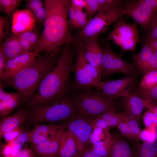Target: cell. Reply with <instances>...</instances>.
Masks as SVG:
<instances>
[{
	"label": "cell",
	"mask_w": 157,
	"mask_h": 157,
	"mask_svg": "<svg viewBox=\"0 0 157 157\" xmlns=\"http://www.w3.org/2000/svg\"><path fill=\"white\" fill-rule=\"evenodd\" d=\"M117 126L119 129L120 134L123 137L129 140L134 142L128 127L123 120Z\"/></svg>",
	"instance_id": "obj_43"
},
{
	"label": "cell",
	"mask_w": 157,
	"mask_h": 157,
	"mask_svg": "<svg viewBox=\"0 0 157 157\" xmlns=\"http://www.w3.org/2000/svg\"><path fill=\"white\" fill-rule=\"evenodd\" d=\"M139 137L140 140L145 142L156 140L157 137L154 132L147 129L141 131Z\"/></svg>",
	"instance_id": "obj_45"
},
{
	"label": "cell",
	"mask_w": 157,
	"mask_h": 157,
	"mask_svg": "<svg viewBox=\"0 0 157 157\" xmlns=\"http://www.w3.org/2000/svg\"><path fill=\"white\" fill-rule=\"evenodd\" d=\"M113 142L108 157H138L129 144L121 134L115 133L113 136Z\"/></svg>",
	"instance_id": "obj_21"
},
{
	"label": "cell",
	"mask_w": 157,
	"mask_h": 157,
	"mask_svg": "<svg viewBox=\"0 0 157 157\" xmlns=\"http://www.w3.org/2000/svg\"><path fill=\"white\" fill-rule=\"evenodd\" d=\"M110 134L108 129H103L97 127H93L89 138V143L93 144L103 140Z\"/></svg>",
	"instance_id": "obj_30"
},
{
	"label": "cell",
	"mask_w": 157,
	"mask_h": 157,
	"mask_svg": "<svg viewBox=\"0 0 157 157\" xmlns=\"http://www.w3.org/2000/svg\"><path fill=\"white\" fill-rule=\"evenodd\" d=\"M153 53L154 55L157 58V50L154 51Z\"/></svg>",
	"instance_id": "obj_58"
},
{
	"label": "cell",
	"mask_w": 157,
	"mask_h": 157,
	"mask_svg": "<svg viewBox=\"0 0 157 157\" xmlns=\"http://www.w3.org/2000/svg\"><path fill=\"white\" fill-rule=\"evenodd\" d=\"M21 0H0V9L9 17L12 15Z\"/></svg>",
	"instance_id": "obj_32"
},
{
	"label": "cell",
	"mask_w": 157,
	"mask_h": 157,
	"mask_svg": "<svg viewBox=\"0 0 157 157\" xmlns=\"http://www.w3.org/2000/svg\"><path fill=\"white\" fill-rule=\"evenodd\" d=\"M62 125L51 123L48 124H34L32 129L29 130V142L31 144H35L43 142L54 136Z\"/></svg>",
	"instance_id": "obj_17"
},
{
	"label": "cell",
	"mask_w": 157,
	"mask_h": 157,
	"mask_svg": "<svg viewBox=\"0 0 157 157\" xmlns=\"http://www.w3.org/2000/svg\"><path fill=\"white\" fill-rule=\"evenodd\" d=\"M76 53L69 43L64 45L55 65L42 78L36 94L26 106L46 104L71 95L73 83L70 75Z\"/></svg>",
	"instance_id": "obj_1"
},
{
	"label": "cell",
	"mask_w": 157,
	"mask_h": 157,
	"mask_svg": "<svg viewBox=\"0 0 157 157\" xmlns=\"http://www.w3.org/2000/svg\"><path fill=\"white\" fill-rule=\"evenodd\" d=\"M113 142V136L110 134L104 140L91 144L92 148L102 157L109 156Z\"/></svg>",
	"instance_id": "obj_26"
},
{
	"label": "cell",
	"mask_w": 157,
	"mask_h": 157,
	"mask_svg": "<svg viewBox=\"0 0 157 157\" xmlns=\"http://www.w3.org/2000/svg\"><path fill=\"white\" fill-rule=\"evenodd\" d=\"M135 67L133 64L125 61L115 53L108 44L103 48L101 77H106L116 72L130 76L134 74Z\"/></svg>",
	"instance_id": "obj_10"
},
{
	"label": "cell",
	"mask_w": 157,
	"mask_h": 157,
	"mask_svg": "<svg viewBox=\"0 0 157 157\" xmlns=\"http://www.w3.org/2000/svg\"><path fill=\"white\" fill-rule=\"evenodd\" d=\"M28 131L22 130L17 139L12 143L14 148L20 151L23 146L29 143Z\"/></svg>",
	"instance_id": "obj_37"
},
{
	"label": "cell",
	"mask_w": 157,
	"mask_h": 157,
	"mask_svg": "<svg viewBox=\"0 0 157 157\" xmlns=\"http://www.w3.org/2000/svg\"><path fill=\"white\" fill-rule=\"evenodd\" d=\"M8 22L6 18L2 16H0V40L2 42L6 37V33Z\"/></svg>",
	"instance_id": "obj_46"
},
{
	"label": "cell",
	"mask_w": 157,
	"mask_h": 157,
	"mask_svg": "<svg viewBox=\"0 0 157 157\" xmlns=\"http://www.w3.org/2000/svg\"><path fill=\"white\" fill-rule=\"evenodd\" d=\"M153 53V51L151 48L144 44L141 50L133 56V64L141 71Z\"/></svg>",
	"instance_id": "obj_25"
},
{
	"label": "cell",
	"mask_w": 157,
	"mask_h": 157,
	"mask_svg": "<svg viewBox=\"0 0 157 157\" xmlns=\"http://www.w3.org/2000/svg\"><path fill=\"white\" fill-rule=\"evenodd\" d=\"M55 57L46 53L38 55L27 66L12 76L0 81L4 88H12L17 91L20 97L21 105L27 103L33 97L42 78L55 65L57 60Z\"/></svg>",
	"instance_id": "obj_3"
},
{
	"label": "cell",
	"mask_w": 157,
	"mask_h": 157,
	"mask_svg": "<svg viewBox=\"0 0 157 157\" xmlns=\"http://www.w3.org/2000/svg\"><path fill=\"white\" fill-rule=\"evenodd\" d=\"M81 157H102L92 148L91 144L86 149Z\"/></svg>",
	"instance_id": "obj_51"
},
{
	"label": "cell",
	"mask_w": 157,
	"mask_h": 157,
	"mask_svg": "<svg viewBox=\"0 0 157 157\" xmlns=\"http://www.w3.org/2000/svg\"><path fill=\"white\" fill-rule=\"evenodd\" d=\"M122 7L112 9H100L86 26L79 30L74 38L78 42L106 32L109 26L123 15Z\"/></svg>",
	"instance_id": "obj_7"
},
{
	"label": "cell",
	"mask_w": 157,
	"mask_h": 157,
	"mask_svg": "<svg viewBox=\"0 0 157 157\" xmlns=\"http://www.w3.org/2000/svg\"><path fill=\"white\" fill-rule=\"evenodd\" d=\"M13 150L12 143H7L3 145L1 149V153L4 156H10Z\"/></svg>",
	"instance_id": "obj_55"
},
{
	"label": "cell",
	"mask_w": 157,
	"mask_h": 157,
	"mask_svg": "<svg viewBox=\"0 0 157 157\" xmlns=\"http://www.w3.org/2000/svg\"><path fill=\"white\" fill-rule=\"evenodd\" d=\"M35 153L32 149L25 147L19 151L16 157H35Z\"/></svg>",
	"instance_id": "obj_49"
},
{
	"label": "cell",
	"mask_w": 157,
	"mask_h": 157,
	"mask_svg": "<svg viewBox=\"0 0 157 157\" xmlns=\"http://www.w3.org/2000/svg\"><path fill=\"white\" fill-rule=\"evenodd\" d=\"M86 5L85 9L89 21L99 10L100 6L97 0H86Z\"/></svg>",
	"instance_id": "obj_36"
},
{
	"label": "cell",
	"mask_w": 157,
	"mask_h": 157,
	"mask_svg": "<svg viewBox=\"0 0 157 157\" xmlns=\"http://www.w3.org/2000/svg\"><path fill=\"white\" fill-rule=\"evenodd\" d=\"M146 31L147 36L157 38V13L151 21Z\"/></svg>",
	"instance_id": "obj_40"
},
{
	"label": "cell",
	"mask_w": 157,
	"mask_h": 157,
	"mask_svg": "<svg viewBox=\"0 0 157 157\" xmlns=\"http://www.w3.org/2000/svg\"><path fill=\"white\" fill-rule=\"evenodd\" d=\"M4 157H11L10 156H4Z\"/></svg>",
	"instance_id": "obj_59"
},
{
	"label": "cell",
	"mask_w": 157,
	"mask_h": 157,
	"mask_svg": "<svg viewBox=\"0 0 157 157\" xmlns=\"http://www.w3.org/2000/svg\"><path fill=\"white\" fill-rule=\"evenodd\" d=\"M101 117L108 124L109 127L117 126L123 117V112H117L115 108L111 109L101 115Z\"/></svg>",
	"instance_id": "obj_29"
},
{
	"label": "cell",
	"mask_w": 157,
	"mask_h": 157,
	"mask_svg": "<svg viewBox=\"0 0 157 157\" xmlns=\"http://www.w3.org/2000/svg\"><path fill=\"white\" fill-rule=\"evenodd\" d=\"M100 116V115H99ZM99 116H93L77 113L68 118L65 128L71 132L77 141L86 149L90 145L89 138Z\"/></svg>",
	"instance_id": "obj_9"
},
{
	"label": "cell",
	"mask_w": 157,
	"mask_h": 157,
	"mask_svg": "<svg viewBox=\"0 0 157 157\" xmlns=\"http://www.w3.org/2000/svg\"><path fill=\"white\" fill-rule=\"evenodd\" d=\"M28 119L27 107L25 106L16 113L4 118L0 123V138L6 133L23 124Z\"/></svg>",
	"instance_id": "obj_20"
},
{
	"label": "cell",
	"mask_w": 157,
	"mask_h": 157,
	"mask_svg": "<svg viewBox=\"0 0 157 157\" xmlns=\"http://www.w3.org/2000/svg\"><path fill=\"white\" fill-rule=\"evenodd\" d=\"M144 1L150 5L156 14L157 13V0H144Z\"/></svg>",
	"instance_id": "obj_57"
},
{
	"label": "cell",
	"mask_w": 157,
	"mask_h": 157,
	"mask_svg": "<svg viewBox=\"0 0 157 157\" xmlns=\"http://www.w3.org/2000/svg\"><path fill=\"white\" fill-rule=\"evenodd\" d=\"M7 61L2 51L0 50V76L4 72L6 66Z\"/></svg>",
	"instance_id": "obj_56"
},
{
	"label": "cell",
	"mask_w": 157,
	"mask_h": 157,
	"mask_svg": "<svg viewBox=\"0 0 157 157\" xmlns=\"http://www.w3.org/2000/svg\"><path fill=\"white\" fill-rule=\"evenodd\" d=\"M105 39L111 40L120 48L122 52L133 51L140 41L137 24L128 23L122 17L115 23L113 29L107 35Z\"/></svg>",
	"instance_id": "obj_8"
},
{
	"label": "cell",
	"mask_w": 157,
	"mask_h": 157,
	"mask_svg": "<svg viewBox=\"0 0 157 157\" xmlns=\"http://www.w3.org/2000/svg\"><path fill=\"white\" fill-rule=\"evenodd\" d=\"M122 12L123 15L132 18L145 31L156 14L144 0L126 1L122 6Z\"/></svg>",
	"instance_id": "obj_11"
},
{
	"label": "cell",
	"mask_w": 157,
	"mask_h": 157,
	"mask_svg": "<svg viewBox=\"0 0 157 157\" xmlns=\"http://www.w3.org/2000/svg\"><path fill=\"white\" fill-rule=\"evenodd\" d=\"M0 50L6 61L24 52L18 39L14 35L6 38L1 42Z\"/></svg>",
	"instance_id": "obj_22"
},
{
	"label": "cell",
	"mask_w": 157,
	"mask_h": 157,
	"mask_svg": "<svg viewBox=\"0 0 157 157\" xmlns=\"http://www.w3.org/2000/svg\"><path fill=\"white\" fill-rule=\"evenodd\" d=\"M27 107L29 122L34 124L68 119L78 113L71 95L46 104Z\"/></svg>",
	"instance_id": "obj_4"
},
{
	"label": "cell",
	"mask_w": 157,
	"mask_h": 157,
	"mask_svg": "<svg viewBox=\"0 0 157 157\" xmlns=\"http://www.w3.org/2000/svg\"><path fill=\"white\" fill-rule=\"evenodd\" d=\"M143 100L145 107L157 116V101Z\"/></svg>",
	"instance_id": "obj_50"
},
{
	"label": "cell",
	"mask_w": 157,
	"mask_h": 157,
	"mask_svg": "<svg viewBox=\"0 0 157 157\" xmlns=\"http://www.w3.org/2000/svg\"><path fill=\"white\" fill-rule=\"evenodd\" d=\"M157 85V70L148 72L144 74L140 83L139 89L146 90Z\"/></svg>",
	"instance_id": "obj_28"
},
{
	"label": "cell",
	"mask_w": 157,
	"mask_h": 157,
	"mask_svg": "<svg viewBox=\"0 0 157 157\" xmlns=\"http://www.w3.org/2000/svg\"><path fill=\"white\" fill-rule=\"evenodd\" d=\"M135 81V74L122 78L101 82L99 90L102 94L114 101L119 97H127Z\"/></svg>",
	"instance_id": "obj_12"
},
{
	"label": "cell",
	"mask_w": 157,
	"mask_h": 157,
	"mask_svg": "<svg viewBox=\"0 0 157 157\" xmlns=\"http://www.w3.org/2000/svg\"><path fill=\"white\" fill-rule=\"evenodd\" d=\"M47 11L38 47L39 52L45 51L47 54L56 57L60 48L73 40L69 31L68 13L71 0H45Z\"/></svg>",
	"instance_id": "obj_2"
},
{
	"label": "cell",
	"mask_w": 157,
	"mask_h": 157,
	"mask_svg": "<svg viewBox=\"0 0 157 157\" xmlns=\"http://www.w3.org/2000/svg\"><path fill=\"white\" fill-rule=\"evenodd\" d=\"M157 70V58L153 53L140 71L144 74L152 70Z\"/></svg>",
	"instance_id": "obj_41"
},
{
	"label": "cell",
	"mask_w": 157,
	"mask_h": 157,
	"mask_svg": "<svg viewBox=\"0 0 157 157\" xmlns=\"http://www.w3.org/2000/svg\"><path fill=\"white\" fill-rule=\"evenodd\" d=\"M17 38L18 39L22 50L24 52H33L37 49L36 47L33 46L28 41L24 39Z\"/></svg>",
	"instance_id": "obj_47"
},
{
	"label": "cell",
	"mask_w": 157,
	"mask_h": 157,
	"mask_svg": "<svg viewBox=\"0 0 157 157\" xmlns=\"http://www.w3.org/2000/svg\"><path fill=\"white\" fill-rule=\"evenodd\" d=\"M100 9H112L123 6L126 1L121 0H97Z\"/></svg>",
	"instance_id": "obj_35"
},
{
	"label": "cell",
	"mask_w": 157,
	"mask_h": 157,
	"mask_svg": "<svg viewBox=\"0 0 157 157\" xmlns=\"http://www.w3.org/2000/svg\"><path fill=\"white\" fill-rule=\"evenodd\" d=\"M76 51V59L73 67L74 81L72 92L92 88L99 90L101 82V73L86 60L78 44Z\"/></svg>",
	"instance_id": "obj_6"
},
{
	"label": "cell",
	"mask_w": 157,
	"mask_h": 157,
	"mask_svg": "<svg viewBox=\"0 0 157 157\" xmlns=\"http://www.w3.org/2000/svg\"><path fill=\"white\" fill-rule=\"evenodd\" d=\"M33 14L36 21L41 24L44 25L47 14V9L45 7L39 8L35 11Z\"/></svg>",
	"instance_id": "obj_42"
},
{
	"label": "cell",
	"mask_w": 157,
	"mask_h": 157,
	"mask_svg": "<svg viewBox=\"0 0 157 157\" xmlns=\"http://www.w3.org/2000/svg\"><path fill=\"white\" fill-rule=\"evenodd\" d=\"M71 96L79 113L93 116L100 115L116 108L114 101L103 96L100 91L92 88L72 91Z\"/></svg>",
	"instance_id": "obj_5"
},
{
	"label": "cell",
	"mask_w": 157,
	"mask_h": 157,
	"mask_svg": "<svg viewBox=\"0 0 157 157\" xmlns=\"http://www.w3.org/2000/svg\"><path fill=\"white\" fill-rule=\"evenodd\" d=\"M65 124L52 137L35 144H31L32 149L40 157H58V150L61 135L65 130Z\"/></svg>",
	"instance_id": "obj_16"
},
{
	"label": "cell",
	"mask_w": 157,
	"mask_h": 157,
	"mask_svg": "<svg viewBox=\"0 0 157 157\" xmlns=\"http://www.w3.org/2000/svg\"><path fill=\"white\" fill-rule=\"evenodd\" d=\"M144 44L151 48L154 51L157 50V38L149 37L146 35L144 36Z\"/></svg>",
	"instance_id": "obj_48"
},
{
	"label": "cell",
	"mask_w": 157,
	"mask_h": 157,
	"mask_svg": "<svg viewBox=\"0 0 157 157\" xmlns=\"http://www.w3.org/2000/svg\"><path fill=\"white\" fill-rule=\"evenodd\" d=\"M58 157H80L77 140L67 130H65L61 135Z\"/></svg>",
	"instance_id": "obj_19"
},
{
	"label": "cell",
	"mask_w": 157,
	"mask_h": 157,
	"mask_svg": "<svg viewBox=\"0 0 157 157\" xmlns=\"http://www.w3.org/2000/svg\"><path fill=\"white\" fill-rule=\"evenodd\" d=\"M109 127L106 122L101 117L99 116L94 124V127H97L103 129H107Z\"/></svg>",
	"instance_id": "obj_53"
},
{
	"label": "cell",
	"mask_w": 157,
	"mask_h": 157,
	"mask_svg": "<svg viewBox=\"0 0 157 157\" xmlns=\"http://www.w3.org/2000/svg\"><path fill=\"white\" fill-rule=\"evenodd\" d=\"M12 16L11 30L13 35L35 29L37 21L33 13L28 9L16 10Z\"/></svg>",
	"instance_id": "obj_15"
},
{
	"label": "cell",
	"mask_w": 157,
	"mask_h": 157,
	"mask_svg": "<svg viewBox=\"0 0 157 157\" xmlns=\"http://www.w3.org/2000/svg\"><path fill=\"white\" fill-rule=\"evenodd\" d=\"M26 3L28 9L33 13L37 9L45 5V1L41 0H27Z\"/></svg>",
	"instance_id": "obj_44"
},
{
	"label": "cell",
	"mask_w": 157,
	"mask_h": 157,
	"mask_svg": "<svg viewBox=\"0 0 157 157\" xmlns=\"http://www.w3.org/2000/svg\"><path fill=\"white\" fill-rule=\"evenodd\" d=\"M123 120L127 125L134 143L137 144L140 140V134L141 130L139 127V123L136 119L129 117L125 115L124 113Z\"/></svg>",
	"instance_id": "obj_27"
},
{
	"label": "cell",
	"mask_w": 157,
	"mask_h": 157,
	"mask_svg": "<svg viewBox=\"0 0 157 157\" xmlns=\"http://www.w3.org/2000/svg\"><path fill=\"white\" fill-rule=\"evenodd\" d=\"M135 94H137L143 100L157 101V85L148 90L139 89Z\"/></svg>",
	"instance_id": "obj_34"
},
{
	"label": "cell",
	"mask_w": 157,
	"mask_h": 157,
	"mask_svg": "<svg viewBox=\"0 0 157 157\" xmlns=\"http://www.w3.org/2000/svg\"><path fill=\"white\" fill-rule=\"evenodd\" d=\"M39 53L36 49L31 52H24L7 60L5 69L0 76V80L12 76L27 66L35 58Z\"/></svg>",
	"instance_id": "obj_14"
},
{
	"label": "cell",
	"mask_w": 157,
	"mask_h": 157,
	"mask_svg": "<svg viewBox=\"0 0 157 157\" xmlns=\"http://www.w3.org/2000/svg\"><path fill=\"white\" fill-rule=\"evenodd\" d=\"M71 5L75 9L83 10L86 5V0H71Z\"/></svg>",
	"instance_id": "obj_54"
},
{
	"label": "cell",
	"mask_w": 157,
	"mask_h": 157,
	"mask_svg": "<svg viewBox=\"0 0 157 157\" xmlns=\"http://www.w3.org/2000/svg\"><path fill=\"white\" fill-rule=\"evenodd\" d=\"M135 150L138 157H157V142L148 141L135 145Z\"/></svg>",
	"instance_id": "obj_24"
},
{
	"label": "cell",
	"mask_w": 157,
	"mask_h": 157,
	"mask_svg": "<svg viewBox=\"0 0 157 157\" xmlns=\"http://www.w3.org/2000/svg\"><path fill=\"white\" fill-rule=\"evenodd\" d=\"M86 60L95 67L101 74L103 48L99 45L98 36L77 42Z\"/></svg>",
	"instance_id": "obj_13"
},
{
	"label": "cell",
	"mask_w": 157,
	"mask_h": 157,
	"mask_svg": "<svg viewBox=\"0 0 157 157\" xmlns=\"http://www.w3.org/2000/svg\"><path fill=\"white\" fill-rule=\"evenodd\" d=\"M75 9L70 6L68 13V22L69 26L72 28L75 21Z\"/></svg>",
	"instance_id": "obj_52"
},
{
	"label": "cell",
	"mask_w": 157,
	"mask_h": 157,
	"mask_svg": "<svg viewBox=\"0 0 157 157\" xmlns=\"http://www.w3.org/2000/svg\"><path fill=\"white\" fill-rule=\"evenodd\" d=\"M22 130V128L19 126L5 133L3 137L8 143H13L17 139Z\"/></svg>",
	"instance_id": "obj_38"
},
{
	"label": "cell",
	"mask_w": 157,
	"mask_h": 157,
	"mask_svg": "<svg viewBox=\"0 0 157 157\" xmlns=\"http://www.w3.org/2000/svg\"><path fill=\"white\" fill-rule=\"evenodd\" d=\"M21 98L18 92L8 93L0 100V115L5 117L20 105Z\"/></svg>",
	"instance_id": "obj_23"
},
{
	"label": "cell",
	"mask_w": 157,
	"mask_h": 157,
	"mask_svg": "<svg viewBox=\"0 0 157 157\" xmlns=\"http://www.w3.org/2000/svg\"><path fill=\"white\" fill-rule=\"evenodd\" d=\"M142 118L144 124L147 128L157 124V116L149 110L144 113Z\"/></svg>",
	"instance_id": "obj_39"
},
{
	"label": "cell",
	"mask_w": 157,
	"mask_h": 157,
	"mask_svg": "<svg viewBox=\"0 0 157 157\" xmlns=\"http://www.w3.org/2000/svg\"><path fill=\"white\" fill-rule=\"evenodd\" d=\"M16 37L26 40L37 48L40 36L35 29L17 35H13Z\"/></svg>",
	"instance_id": "obj_33"
},
{
	"label": "cell",
	"mask_w": 157,
	"mask_h": 157,
	"mask_svg": "<svg viewBox=\"0 0 157 157\" xmlns=\"http://www.w3.org/2000/svg\"><path fill=\"white\" fill-rule=\"evenodd\" d=\"M123 98L122 104L124 114L140 123L141 115L145 107L143 100L135 93Z\"/></svg>",
	"instance_id": "obj_18"
},
{
	"label": "cell",
	"mask_w": 157,
	"mask_h": 157,
	"mask_svg": "<svg viewBox=\"0 0 157 157\" xmlns=\"http://www.w3.org/2000/svg\"><path fill=\"white\" fill-rule=\"evenodd\" d=\"M75 9V19L72 28L79 31L83 28L87 24L89 20L86 13L84 12L83 10Z\"/></svg>",
	"instance_id": "obj_31"
}]
</instances>
